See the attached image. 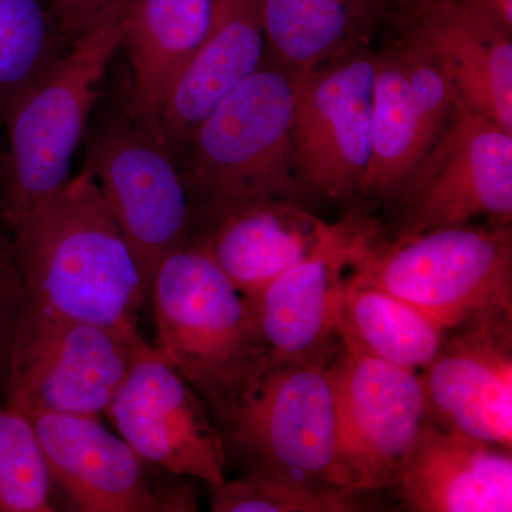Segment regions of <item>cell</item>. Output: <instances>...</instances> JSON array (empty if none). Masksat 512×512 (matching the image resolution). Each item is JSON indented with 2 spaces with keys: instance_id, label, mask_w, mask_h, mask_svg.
Listing matches in <instances>:
<instances>
[{
  "instance_id": "ffe728a7",
  "label": "cell",
  "mask_w": 512,
  "mask_h": 512,
  "mask_svg": "<svg viewBox=\"0 0 512 512\" xmlns=\"http://www.w3.org/2000/svg\"><path fill=\"white\" fill-rule=\"evenodd\" d=\"M412 32L437 57L460 103L512 133V33L454 0H403Z\"/></svg>"
},
{
  "instance_id": "e0dca14e",
  "label": "cell",
  "mask_w": 512,
  "mask_h": 512,
  "mask_svg": "<svg viewBox=\"0 0 512 512\" xmlns=\"http://www.w3.org/2000/svg\"><path fill=\"white\" fill-rule=\"evenodd\" d=\"M394 485L412 511L511 512V450L430 419Z\"/></svg>"
},
{
  "instance_id": "83f0119b",
  "label": "cell",
  "mask_w": 512,
  "mask_h": 512,
  "mask_svg": "<svg viewBox=\"0 0 512 512\" xmlns=\"http://www.w3.org/2000/svg\"><path fill=\"white\" fill-rule=\"evenodd\" d=\"M25 305V289L10 241L0 232V387L5 390L10 355Z\"/></svg>"
},
{
  "instance_id": "7a4b0ae2",
  "label": "cell",
  "mask_w": 512,
  "mask_h": 512,
  "mask_svg": "<svg viewBox=\"0 0 512 512\" xmlns=\"http://www.w3.org/2000/svg\"><path fill=\"white\" fill-rule=\"evenodd\" d=\"M150 302L157 348L218 416L271 363L254 301L201 249L187 244L161 262Z\"/></svg>"
},
{
  "instance_id": "5bb4252c",
  "label": "cell",
  "mask_w": 512,
  "mask_h": 512,
  "mask_svg": "<svg viewBox=\"0 0 512 512\" xmlns=\"http://www.w3.org/2000/svg\"><path fill=\"white\" fill-rule=\"evenodd\" d=\"M457 330L420 372L430 419L511 450V322Z\"/></svg>"
},
{
  "instance_id": "7c38bea8",
  "label": "cell",
  "mask_w": 512,
  "mask_h": 512,
  "mask_svg": "<svg viewBox=\"0 0 512 512\" xmlns=\"http://www.w3.org/2000/svg\"><path fill=\"white\" fill-rule=\"evenodd\" d=\"M376 56L340 57L296 73L292 140L306 188L345 201L370 161Z\"/></svg>"
},
{
  "instance_id": "603a6c76",
  "label": "cell",
  "mask_w": 512,
  "mask_h": 512,
  "mask_svg": "<svg viewBox=\"0 0 512 512\" xmlns=\"http://www.w3.org/2000/svg\"><path fill=\"white\" fill-rule=\"evenodd\" d=\"M423 156L419 123L399 52L376 57L370 161L362 192L379 197L402 194Z\"/></svg>"
},
{
  "instance_id": "5b68a950",
  "label": "cell",
  "mask_w": 512,
  "mask_h": 512,
  "mask_svg": "<svg viewBox=\"0 0 512 512\" xmlns=\"http://www.w3.org/2000/svg\"><path fill=\"white\" fill-rule=\"evenodd\" d=\"M123 5V3H121ZM120 8L70 46L45 82L6 120L0 220L12 228L70 180L101 82L121 47Z\"/></svg>"
},
{
  "instance_id": "8992f818",
  "label": "cell",
  "mask_w": 512,
  "mask_h": 512,
  "mask_svg": "<svg viewBox=\"0 0 512 512\" xmlns=\"http://www.w3.org/2000/svg\"><path fill=\"white\" fill-rule=\"evenodd\" d=\"M220 417L252 473L343 490L335 379L326 352L269 363Z\"/></svg>"
},
{
  "instance_id": "9a60e30c",
  "label": "cell",
  "mask_w": 512,
  "mask_h": 512,
  "mask_svg": "<svg viewBox=\"0 0 512 512\" xmlns=\"http://www.w3.org/2000/svg\"><path fill=\"white\" fill-rule=\"evenodd\" d=\"M370 234L350 222L338 224L322 247L256 296L271 363L301 362L325 352L336 333L348 268Z\"/></svg>"
},
{
  "instance_id": "44dd1931",
  "label": "cell",
  "mask_w": 512,
  "mask_h": 512,
  "mask_svg": "<svg viewBox=\"0 0 512 512\" xmlns=\"http://www.w3.org/2000/svg\"><path fill=\"white\" fill-rule=\"evenodd\" d=\"M336 335L345 345L420 373L439 353L447 330L399 296L348 278Z\"/></svg>"
},
{
  "instance_id": "4fadbf2b",
  "label": "cell",
  "mask_w": 512,
  "mask_h": 512,
  "mask_svg": "<svg viewBox=\"0 0 512 512\" xmlns=\"http://www.w3.org/2000/svg\"><path fill=\"white\" fill-rule=\"evenodd\" d=\"M19 409V407H18ZM35 427L57 495L74 511H197L194 493L154 481L123 437L93 417L19 409Z\"/></svg>"
},
{
  "instance_id": "ac0fdd59",
  "label": "cell",
  "mask_w": 512,
  "mask_h": 512,
  "mask_svg": "<svg viewBox=\"0 0 512 512\" xmlns=\"http://www.w3.org/2000/svg\"><path fill=\"white\" fill-rule=\"evenodd\" d=\"M212 0H123L128 121L161 143L165 103L210 28ZM163 144V143H161Z\"/></svg>"
},
{
  "instance_id": "cb8c5ba5",
  "label": "cell",
  "mask_w": 512,
  "mask_h": 512,
  "mask_svg": "<svg viewBox=\"0 0 512 512\" xmlns=\"http://www.w3.org/2000/svg\"><path fill=\"white\" fill-rule=\"evenodd\" d=\"M50 0H0V128L66 55Z\"/></svg>"
},
{
  "instance_id": "8fae6325",
  "label": "cell",
  "mask_w": 512,
  "mask_h": 512,
  "mask_svg": "<svg viewBox=\"0 0 512 512\" xmlns=\"http://www.w3.org/2000/svg\"><path fill=\"white\" fill-rule=\"evenodd\" d=\"M407 232L467 225L478 217L510 224L512 133L458 104L404 185Z\"/></svg>"
},
{
  "instance_id": "ba28073f",
  "label": "cell",
  "mask_w": 512,
  "mask_h": 512,
  "mask_svg": "<svg viewBox=\"0 0 512 512\" xmlns=\"http://www.w3.org/2000/svg\"><path fill=\"white\" fill-rule=\"evenodd\" d=\"M342 345L332 367L343 490L392 487L430 420L420 373Z\"/></svg>"
},
{
  "instance_id": "7402d4cb",
  "label": "cell",
  "mask_w": 512,
  "mask_h": 512,
  "mask_svg": "<svg viewBox=\"0 0 512 512\" xmlns=\"http://www.w3.org/2000/svg\"><path fill=\"white\" fill-rule=\"evenodd\" d=\"M390 0H262L265 42L282 66L305 73L349 46Z\"/></svg>"
},
{
  "instance_id": "f1b7e54d",
  "label": "cell",
  "mask_w": 512,
  "mask_h": 512,
  "mask_svg": "<svg viewBox=\"0 0 512 512\" xmlns=\"http://www.w3.org/2000/svg\"><path fill=\"white\" fill-rule=\"evenodd\" d=\"M57 28L72 46L94 26L113 15L123 0H50Z\"/></svg>"
},
{
  "instance_id": "2e32d148",
  "label": "cell",
  "mask_w": 512,
  "mask_h": 512,
  "mask_svg": "<svg viewBox=\"0 0 512 512\" xmlns=\"http://www.w3.org/2000/svg\"><path fill=\"white\" fill-rule=\"evenodd\" d=\"M204 227L188 244L220 266L254 299L278 276L322 247L338 224L320 220L295 200H264L201 212Z\"/></svg>"
},
{
  "instance_id": "484cf974",
  "label": "cell",
  "mask_w": 512,
  "mask_h": 512,
  "mask_svg": "<svg viewBox=\"0 0 512 512\" xmlns=\"http://www.w3.org/2000/svg\"><path fill=\"white\" fill-rule=\"evenodd\" d=\"M214 512H350L359 510L353 493L288 478L252 473L211 487Z\"/></svg>"
},
{
  "instance_id": "1f68e13d",
  "label": "cell",
  "mask_w": 512,
  "mask_h": 512,
  "mask_svg": "<svg viewBox=\"0 0 512 512\" xmlns=\"http://www.w3.org/2000/svg\"><path fill=\"white\" fill-rule=\"evenodd\" d=\"M402 2H403V0H402Z\"/></svg>"
},
{
  "instance_id": "6da1fadb",
  "label": "cell",
  "mask_w": 512,
  "mask_h": 512,
  "mask_svg": "<svg viewBox=\"0 0 512 512\" xmlns=\"http://www.w3.org/2000/svg\"><path fill=\"white\" fill-rule=\"evenodd\" d=\"M25 299L40 311L140 332L150 301L140 266L89 171L10 228Z\"/></svg>"
},
{
  "instance_id": "4dcf8cb0",
  "label": "cell",
  "mask_w": 512,
  "mask_h": 512,
  "mask_svg": "<svg viewBox=\"0 0 512 512\" xmlns=\"http://www.w3.org/2000/svg\"><path fill=\"white\" fill-rule=\"evenodd\" d=\"M0 221H2V220H0Z\"/></svg>"
},
{
  "instance_id": "d6986e66",
  "label": "cell",
  "mask_w": 512,
  "mask_h": 512,
  "mask_svg": "<svg viewBox=\"0 0 512 512\" xmlns=\"http://www.w3.org/2000/svg\"><path fill=\"white\" fill-rule=\"evenodd\" d=\"M262 0H212L210 28L165 103L161 143L187 146L210 111L262 66Z\"/></svg>"
},
{
  "instance_id": "d4e9b609",
  "label": "cell",
  "mask_w": 512,
  "mask_h": 512,
  "mask_svg": "<svg viewBox=\"0 0 512 512\" xmlns=\"http://www.w3.org/2000/svg\"><path fill=\"white\" fill-rule=\"evenodd\" d=\"M59 510L35 427L18 407L0 399V512Z\"/></svg>"
},
{
  "instance_id": "f546056e",
  "label": "cell",
  "mask_w": 512,
  "mask_h": 512,
  "mask_svg": "<svg viewBox=\"0 0 512 512\" xmlns=\"http://www.w3.org/2000/svg\"><path fill=\"white\" fill-rule=\"evenodd\" d=\"M470 15L512 33V0H454Z\"/></svg>"
},
{
  "instance_id": "4316f807",
  "label": "cell",
  "mask_w": 512,
  "mask_h": 512,
  "mask_svg": "<svg viewBox=\"0 0 512 512\" xmlns=\"http://www.w3.org/2000/svg\"><path fill=\"white\" fill-rule=\"evenodd\" d=\"M397 52L406 72L426 156L453 119L460 99L439 60L419 36L410 32Z\"/></svg>"
},
{
  "instance_id": "3957f363",
  "label": "cell",
  "mask_w": 512,
  "mask_h": 512,
  "mask_svg": "<svg viewBox=\"0 0 512 512\" xmlns=\"http://www.w3.org/2000/svg\"><path fill=\"white\" fill-rule=\"evenodd\" d=\"M295 87L288 67L261 66L198 124L183 173L191 205L214 211L306 190L292 140Z\"/></svg>"
},
{
  "instance_id": "30bf717a",
  "label": "cell",
  "mask_w": 512,
  "mask_h": 512,
  "mask_svg": "<svg viewBox=\"0 0 512 512\" xmlns=\"http://www.w3.org/2000/svg\"><path fill=\"white\" fill-rule=\"evenodd\" d=\"M104 416L150 466L210 487L224 483V439L200 394L146 339Z\"/></svg>"
},
{
  "instance_id": "52a82bcc",
  "label": "cell",
  "mask_w": 512,
  "mask_h": 512,
  "mask_svg": "<svg viewBox=\"0 0 512 512\" xmlns=\"http://www.w3.org/2000/svg\"><path fill=\"white\" fill-rule=\"evenodd\" d=\"M143 339L50 315L25 299L3 396L19 409L101 419Z\"/></svg>"
},
{
  "instance_id": "277c9868",
  "label": "cell",
  "mask_w": 512,
  "mask_h": 512,
  "mask_svg": "<svg viewBox=\"0 0 512 512\" xmlns=\"http://www.w3.org/2000/svg\"><path fill=\"white\" fill-rule=\"evenodd\" d=\"M505 225L429 229L384 248L369 238L349 278L412 303L447 332L511 322L512 241Z\"/></svg>"
},
{
  "instance_id": "9c48e42d",
  "label": "cell",
  "mask_w": 512,
  "mask_h": 512,
  "mask_svg": "<svg viewBox=\"0 0 512 512\" xmlns=\"http://www.w3.org/2000/svg\"><path fill=\"white\" fill-rule=\"evenodd\" d=\"M84 170L136 256L150 298L158 266L190 239L192 205L183 173L164 144L130 121L93 141Z\"/></svg>"
}]
</instances>
